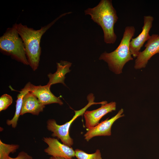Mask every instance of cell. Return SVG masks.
Returning a JSON list of instances; mask_svg holds the SVG:
<instances>
[{"mask_svg": "<svg viewBox=\"0 0 159 159\" xmlns=\"http://www.w3.org/2000/svg\"><path fill=\"white\" fill-rule=\"evenodd\" d=\"M0 51L26 65H29L23 40L15 24L8 28L0 37Z\"/></svg>", "mask_w": 159, "mask_h": 159, "instance_id": "cell-4", "label": "cell"}, {"mask_svg": "<svg viewBox=\"0 0 159 159\" xmlns=\"http://www.w3.org/2000/svg\"><path fill=\"white\" fill-rule=\"evenodd\" d=\"M75 156L77 159H102L100 150L99 149L92 154L87 153L78 149H75Z\"/></svg>", "mask_w": 159, "mask_h": 159, "instance_id": "cell-16", "label": "cell"}, {"mask_svg": "<svg viewBox=\"0 0 159 159\" xmlns=\"http://www.w3.org/2000/svg\"><path fill=\"white\" fill-rule=\"evenodd\" d=\"M49 159H66L64 158L61 157H55L51 156Z\"/></svg>", "mask_w": 159, "mask_h": 159, "instance_id": "cell-19", "label": "cell"}, {"mask_svg": "<svg viewBox=\"0 0 159 159\" xmlns=\"http://www.w3.org/2000/svg\"><path fill=\"white\" fill-rule=\"evenodd\" d=\"M12 102V98L9 95L5 94L1 95L0 97V111L7 109Z\"/></svg>", "mask_w": 159, "mask_h": 159, "instance_id": "cell-17", "label": "cell"}, {"mask_svg": "<svg viewBox=\"0 0 159 159\" xmlns=\"http://www.w3.org/2000/svg\"><path fill=\"white\" fill-rule=\"evenodd\" d=\"M45 107V105L42 104L36 96L29 92L23 97L20 115L28 113L38 115L43 111Z\"/></svg>", "mask_w": 159, "mask_h": 159, "instance_id": "cell-12", "label": "cell"}, {"mask_svg": "<svg viewBox=\"0 0 159 159\" xmlns=\"http://www.w3.org/2000/svg\"><path fill=\"white\" fill-rule=\"evenodd\" d=\"M71 13L62 14L51 23L41 27L38 30L28 27L21 23L15 24L18 32L23 42L29 65L33 71L37 70L39 65L41 53L40 42L42 36L59 19Z\"/></svg>", "mask_w": 159, "mask_h": 159, "instance_id": "cell-1", "label": "cell"}, {"mask_svg": "<svg viewBox=\"0 0 159 159\" xmlns=\"http://www.w3.org/2000/svg\"><path fill=\"white\" fill-rule=\"evenodd\" d=\"M51 86L48 84L44 86H35L31 84L29 92L36 96L44 105L54 103L62 105L63 102L60 98L55 96L51 92Z\"/></svg>", "mask_w": 159, "mask_h": 159, "instance_id": "cell-11", "label": "cell"}, {"mask_svg": "<svg viewBox=\"0 0 159 159\" xmlns=\"http://www.w3.org/2000/svg\"><path fill=\"white\" fill-rule=\"evenodd\" d=\"M145 47V49L140 51L136 57L134 66L136 69L145 68L153 56L157 54H159V35L152 34Z\"/></svg>", "mask_w": 159, "mask_h": 159, "instance_id": "cell-6", "label": "cell"}, {"mask_svg": "<svg viewBox=\"0 0 159 159\" xmlns=\"http://www.w3.org/2000/svg\"><path fill=\"white\" fill-rule=\"evenodd\" d=\"M8 159H33L32 157L24 151L19 152L17 156L15 158L9 157Z\"/></svg>", "mask_w": 159, "mask_h": 159, "instance_id": "cell-18", "label": "cell"}, {"mask_svg": "<svg viewBox=\"0 0 159 159\" xmlns=\"http://www.w3.org/2000/svg\"><path fill=\"white\" fill-rule=\"evenodd\" d=\"M43 140L48 146L44 151L49 155L66 159H73L75 156V150L72 148L61 143L56 138L44 137Z\"/></svg>", "mask_w": 159, "mask_h": 159, "instance_id": "cell-7", "label": "cell"}, {"mask_svg": "<svg viewBox=\"0 0 159 159\" xmlns=\"http://www.w3.org/2000/svg\"><path fill=\"white\" fill-rule=\"evenodd\" d=\"M72 63L69 62L61 60L59 62L57 63V70L56 72L52 74L49 73L47 75L49 79L47 84L50 86L58 83H61L66 86L64 81L65 75L70 71L69 68Z\"/></svg>", "mask_w": 159, "mask_h": 159, "instance_id": "cell-13", "label": "cell"}, {"mask_svg": "<svg viewBox=\"0 0 159 159\" xmlns=\"http://www.w3.org/2000/svg\"><path fill=\"white\" fill-rule=\"evenodd\" d=\"M123 112V110L121 109L116 115L110 119L107 118L93 127L88 130L84 135L85 139L88 141L95 136H110L112 125L117 119L124 116Z\"/></svg>", "mask_w": 159, "mask_h": 159, "instance_id": "cell-9", "label": "cell"}, {"mask_svg": "<svg viewBox=\"0 0 159 159\" xmlns=\"http://www.w3.org/2000/svg\"><path fill=\"white\" fill-rule=\"evenodd\" d=\"M19 147L18 145L6 144L0 140V159H8L9 154L15 152Z\"/></svg>", "mask_w": 159, "mask_h": 159, "instance_id": "cell-15", "label": "cell"}, {"mask_svg": "<svg viewBox=\"0 0 159 159\" xmlns=\"http://www.w3.org/2000/svg\"><path fill=\"white\" fill-rule=\"evenodd\" d=\"M153 17L150 15L145 16L143 17V25L142 31L136 38H132L129 44L130 50L133 57L136 58L140 49L146 41L150 37L149 32L152 27Z\"/></svg>", "mask_w": 159, "mask_h": 159, "instance_id": "cell-8", "label": "cell"}, {"mask_svg": "<svg viewBox=\"0 0 159 159\" xmlns=\"http://www.w3.org/2000/svg\"><path fill=\"white\" fill-rule=\"evenodd\" d=\"M85 15H89L91 19L102 28L104 34V42L113 44L117 36L114 31V26L118 17L111 0H101L96 6L88 8L84 11Z\"/></svg>", "mask_w": 159, "mask_h": 159, "instance_id": "cell-2", "label": "cell"}, {"mask_svg": "<svg viewBox=\"0 0 159 159\" xmlns=\"http://www.w3.org/2000/svg\"><path fill=\"white\" fill-rule=\"evenodd\" d=\"M31 84L30 82H28L24 88L19 91V93L18 94L16 101V110L14 116L11 119L7 120L6 121L8 125H11L13 128L16 127L17 125L22 107L23 98L25 95L30 91Z\"/></svg>", "mask_w": 159, "mask_h": 159, "instance_id": "cell-14", "label": "cell"}, {"mask_svg": "<svg viewBox=\"0 0 159 159\" xmlns=\"http://www.w3.org/2000/svg\"><path fill=\"white\" fill-rule=\"evenodd\" d=\"M116 103L112 102L102 104L101 106L92 111H86L83 114L85 121V127L88 129L97 125L101 118L107 113L115 110Z\"/></svg>", "mask_w": 159, "mask_h": 159, "instance_id": "cell-10", "label": "cell"}, {"mask_svg": "<svg viewBox=\"0 0 159 159\" xmlns=\"http://www.w3.org/2000/svg\"><path fill=\"white\" fill-rule=\"evenodd\" d=\"M135 31L133 26H126L120 42L116 49L110 53L105 52L99 58L100 60L107 63L110 70L116 74L122 73L125 64L133 59L130 50L129 44L134 35Z\"/></svg>", "mask_w": 159, "mask_h": 159, "instance_id": "cell-3", "label": "cell"}, {"mask_svg": "<svg viewBox=\"0 0 159 159\" xmlns=\"http://www.w3.org/2000/svg\"><path fill=\"white\" fill-rule=\"evenodd\" d=\"M88 104L84 108L79 110L75 111V115L69 121L65 124L59 125L57 124L54 119H50L47 121V128L48 130L52 132V136L57 137L61 140L63 144L71 147L73 144V140L69 135V130L73 122L79 116L83 115L87 109L92 105L101 104V102H94V98H88Z\"/></svg>", "mask_w": 159, "mask_h": 159, "instance_id": "cell-5", "label": "cell"}]
</instances>
